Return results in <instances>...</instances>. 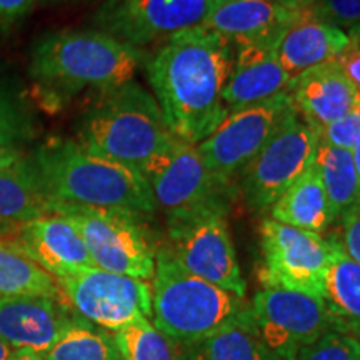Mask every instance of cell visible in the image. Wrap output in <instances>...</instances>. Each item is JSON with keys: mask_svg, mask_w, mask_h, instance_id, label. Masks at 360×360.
<instances>
[{"mask_svg": "<svg viewBox=\"0 0 360 360\" xmlns=\"http://www.w3.org/2000/svg\"><path fill=\"white\" fill-rule=\"evenodd\" d=\"M352 157H354V164H355V170H357V177H359V184H360V142L352 148Z\"/></svg>", "mask_w": 360, "mask_h": 360, "instance_id": "40", "label": "cell"}, {"mask_svg": "<svg viewBox=\"0 0 360 360\" xmlns=\"http://www.w3.org/2000/svg\"><path fill=\"white\" fill-rule=\"evenodd\" d=\"M347 44L349 35L344 30L322 24L302 11L282 35L277 49L278 62L290 79H295L312 67L335 60Z\"/></svg>", "mask_w": 360, "mask_h": 360, "instance_id": "20", "label": "cell"}, {"mask_svg": "<svg viewBox=\"0 0 360 360\" xmlns=\"http://www.w3.org/2000/svg\"><path fill=\"white\" fill-rule=\"evenodd\" d=\"M177 141L155 97L134 80L94 94L77 124L80 146L139 174Z\"/></svg>", "mask_w": 360, "mask_h": 360, "instance_id": "4", "label": "cell"}, {"mask_svg": "<svg viewBox=\"0 0 360 360\" xmlns=\"http://www.w3.org/2000/svg\"><path fill=\"white\" fill-rule=\"evenodd\" d=\"M219 0H103L90 24L130 47L160 45L202 25Z\"/></svg>", "mask_w": 360, "mask_h": 360, "instance_id": "10", "label": "cell"}, {"mask_svg": "<svg viewBox=\"0 0 360 360\" xmlns=\"http://www.w3.org/2000/svg\"><path fill=\"white\" fill-rule=\"evenodd\" d=\"M72 309L105 330L152 319V287L120 274L87 267L56 278Z\"/></svg>", "mask_w": 360, "mask_h": 360, "instance_id": "14", "label": "cell"}, {"mask_svg": "<svg viewBox=\"0 0 360 360\" xmlns=\"http://www.w3.org/2000/svg\"><path fill=\"white\" fill-rule=\"evenodd\" d=\"M8 360H44L42 355L34 352V350L29 349H20V350H13V354L11 355Z\"/></svg>", "mask_w": 360, "mask_h": 360, "instance_id": "38", "label": "cell"}, {"mask_svg": "<svg viewBox=\"0 0 360 360\" xmlns=\"http://www.w3.org/2000/svg\"><path fill=\"white\" fill-rule=\"evenodd\" d=\"M321 132L295 109L238 175V191L254 212H265L315 162Z\"/></svg>", "mask_w": 360, "mask_h": 360, "instance_id": "8", "label": "cell"}, {"mask_svg": "<svg viewBox=\"0 0 360 360\" xmlns=\"http://www.w3.org/2000/svg\"><path fill=\"white\" fill-rule=\"evenodd\" d=\"M12 354H13V349L11 345H7L6 342L0 339V360H8Z\"/></svg>", "mask_w": 360, "mask_h": 360, "instance_id": "39", "label": "cell"}, {"mask_svg": "<svg viewBox=\"0 0 360 360\" xmlns=\"http://www.w3.org/2000/svg\"><path fill=\"white\" fill-rule=\"evenodd\" d=\"M295 109L289 90L269 101L232 112L197 150L212 174L236 186L242 170L262 150L287 115Z\"/></svg>", "mask_w": 360, "mask_h": 360, "instance_id": "11", "label": "cell"}, {"mask_svg": "<svg viewBox=\"0 0 360 360\" xmlns=\"http://www.w3.org/2000/svg\"><path fill=\"white\" fill-rule=\"evenodd\" d=\"M179 350L180 360H281L260 337L249 305L214 334Z\"/></svg>", "mask_w": 360, "mask_h": 360, "instance_id": "21", "label": "cell"}, {"mask_svg": "<svg viewBox=\"0 0 360 360\" xmlns=\"http://www.w3.org/2000/svg\"><path fill=\"white\" fill-rule=\"evenodd\" d=\"M328 240L332 250L323 300L334 330L360 340V264L345 254L339 238L330 237Z\"/></svg>", "mask_w": 360, "mask_h": 360, "instance_id": "24", "label": "cell"}, {"mask_svg": "<svg viewBox=\"0 0 360 360\" xmlns=\"http://www.w3.org/2000/svg\"><path fill=\"white\" fill-rule=\"evenodd\" d=\"M302 11H289L272 0H219L202 25L236 45L282 39Z\"/></svg>", "mask_w": 360, "mask_h": 360, "instance_id": "19", "label": "cell"}, {"mask_svg": "<svg viewBox=\"0 0 360 360\" xmlns=\"http://www.w3.org/2000/svg\"><path fill=\"white\" fill-rule=\"evenodd\" d=\"M35 295L67 302L56 278L39 267L24 252L0 238V299Z\"/></svg>", "mask_w": 360, "mask_h": 360, "instance_id": "26", "label": "cell"}, {"mask_svg": "<svg viewBox=\"0 0 360 360\" xmlns=\"http://www.w3.org/2000/svg\"><path fill=\"white\" fill-rule=\"evenodd\" d=\"M295 110L321 132L360 102V94L337 60L326 62L292 79L289 89Z\"/></svg>", "mask_w": 360, "mask_h": 360, "instance_id": "18", "label": "cell"}, {"mask_svg": "<svg viewBox=\"0 0 360 360\" xmlns=\"http://www.w3.org/2000/svg\"><path fill=\"white\" fill-rule=\"evenodd\" d=\"M252 319L265 345L281 360H299L334 330L323 297L285 289H262L252 297Z\"/></svg>", "mask_w": 360, "mask_h": 360, "instance_id": "12", "label": "cell"}, {"mask_svg": "<svg viewBox=\"0 0 360 360\" xmlns=\"http://www.w3.org/2000/svg\"><path fill=\"white\" fill-rule=\"evenodd\" d=\"M321 139L330 146L352 150L360 142V102L347 115L323 127L321 130Z\"/></svg>", "mask_w": 360, "mask_h": 360, "instance_id": "32", "label": "cell"}, {"mask_svg": "<svg viewBox=\"0 0 360 360\" xmlns=\"http://www.w3.org/2000/svg\"><path fill=\"white\" fill-rule=\"evenodd\" d=\"M39 2H57V0H39Z\"/></svg>", "mask_w": 360, "mask_h": 360, "instance_id": "42", "label": "cell"}, {"mask_svg": "<svg viewBox=\"0 0 360 360\" xmlns=\"http://www.w3.org/2000/svg\"><path fill=\"white\" fill-rule=\"evenodd\" d=\"M30 160L52 205L125 210L142 217L157 210L142 174L92 154L74 139H49L35 148Z\"/></svg>", "mask_w": 360, "mask_h": 360, "instance_id": "3", "label": "cell"}, {"mask_svg": "<svg viewBox=\"0 0 360 360\" xmlns=\"http://www.w3.org/2000/svg\"><path fill=\"white\" fill-rule=\"evenodd\" d=\"M299 360H360V340L337 330L327 332Z\"/></svg>", "mask_w": 360, "mask_h": 360, "instance_id": "30", "label": "cell"}, {"mask_svg": "<svg viewBox=\"0 0 360 360\" xmlns=\"http://www.w3.org/2000/svg\"><path fill=\"white\" fill-rule=\"evenodd\" d=\"M79 319L70 304L49 297L20 295L0 299V339L13 350L44 355Z\"/></svg>", "mask_w": 360, "mask_h": 360, "instance_id": "16", "label": "cell"}, {"mask_svg": "<svg viewBox=\"0 0 360 360\" xmlns=\"http://www.w3.org/2000/svg\"><path fill=\"white\" fill-rule=\"evenodd\" d=\"M24 157V152L20 150H7V148H0V167L2 165H12L19 162Z\"/></svg>", "mask_w": 360, "mask_h": 360, "instance_id": "37", "label": "cell"}, {"mask_svg": "<svg viewBox=\"0 0 360 360\" xmlns=\"http://www.w3.org/2000/svg\"><path fill=\"white\" fill-rule=\"evenodd\" d=\"M307 12L315 20L340 30L360 25V0H315Z\"/></svg>", "mask_w": 360, "mask_h": 360, "instance_id": "31", "label": "cell"}, {"mask_svg": "<svg viewBox=\"0 0 360 360\" xmlns=\"http://www.w3.org/2000/svg\"><path fill=\"white\" fill-rule=\"evenodd\" d=\"M44 360H122L114 335L80 317L42 355Z\"/></svg>", "mask_w": 360, "mask_h": 360, "instance_id": "28", "label": "cell"}, {"mask_svg": "<svg viewBox=\"0 0 360 360\" xmlns=\"http://www.w3.org/2000/svg\"><path fill=\"white\" fill-rule=\"evenodd\" d=\"M150 287L152 323L179 347L214 334L247 309L244 299L187 272L167 245L157 249Z\"/></svg>", "mask_w": 360, "mask_h": 360, "instance_id": "5", "label": "cell"}, {"mask_svg": "<svg viewBox=\"0 0 360 360\" xmlns=\"http://www.w3.org/2000/svg\"><path fill=\"white\" fill-rule=\"evenodd\" d=\"M52 214L74 224L87 247L94 267L139 281H152L157 249L142 215L125 210L53 204Z\"/></svg>", "mask_w": 360, "mask_h": 360, "instance_id": "6", "label": "cell"}, {"mask_svg": "<svg viewBox=\"0 0 360 360\" xmlns=\"http://www.w3.org/2000/svg\"><path fill=\"white\" fill-rule=\"evenodd\" d=\"M0 238L17 247L53 278L94 267L82 237L69 219L49 214L0 231Z\"/></svg>", "mask_w": 360, "mask_h": 360, "instance_id": "15", "label": "cell"}, {"mask_svg": "<svg viewBox=\"0 0 360 360\" xmlns=\"http://www.w3.org/2000/svg\"><path fill=\"white\" fill-rule=\"evenodd\" d=\"M39 0H0V34L27 17Z\"/></svg>", "mask_w": 360, "mask_h": 360, "instance_id": "35", "label": "cell"}, {"mask_svg": "<svg viewBox=\"0 0 360 360\" xmlns=\"http://www.w3.org/2000/svg\"><path fill=\"white\" fill-rule=\"evenodd\" d=\"M281 40L237 45L231 75L222 90L229 114L269 101L289 89L292 79L278 62Z\"/></svg>", "mask_w": 360, "mask_h": 360, "instance_id": "17", "label": "cell"}, {"mask_svg": "<svg viewBox=\"0 0 360 360\" xmlns=\"http://www.w3.org/2000/svg\"><path fill=\"white\" fill-rule=\"evenodd\" d=\"M270 214V219L290 227L315 233L327 231L335 219L315 162L278 197Z\"/></svg>", "mask_w": 360, "mask_h": 360, "instance_id": "23", "label": "cell"}, {"mask_svg": "<svg viewBox=\"0 0 360 360\" xmlns=\"http://www.w3.org/2000/svg\"><path fill=\"white\" fill-rule=\"evenodd\" d=\"M342 236L339 238L342 249L350 259L360 264V199L340 217Z\"/></svg>", "mask_w": 360, "mask_h": 360, "instance_id": "33", "label": "cell"}, {"mask_svg": "<svg viewBox=\"0 0 360 360\" xmlns=\"http://www.w3.org/2000/svg\"><path fill=\"white\" fill-rule=\"evenodd\" d=\"M146 58L141 49L96 29L47 32L30 52V97L45 114H58L87 90L97 94L134 80Z\"/></svg>", "mask_w": 360, "mask_h": 360, "instance_id": "2", "label": "cell"}, {"mask_svg": "<svg viewBox=\"0 0 360 360\" xmlns=\"http://www.w3.org/2000/svg\"><path fill=\"white\" fill-rule=\"evenodd\" d=\"M142 175L167 219L210 205H232L237 192V186L222 182L207 167L197 146L180 141L152 160Z\"/></svg>", "mask_w": 360, "mask_h": 360, "instance_id": "13", "label": "cell"}, {"mask_svg": "<svg viewBox=\"0 0 360 360\" xmlns=\"http://www.w3.org/2000/svg\"><path fill=\"white\" fill-rule=\"evenodd\" d=\"M272 2L289 8V11H307L309 7H312L315 0H272Z\"/></svg>", "mask_w": 360, "mask_h": 360, "instance_id": "36", "label": "cell"}, {"mask_svg": "<svg viewBox=\"0 0 360 360\" xmlns=\"http://www.w3.org/2000/svg\"><path fill=\"white\" fill-rule=\"evenodd\" d=\"M236 45L205 25L157 45L146 74L165 122L180 142L199 146L227 119L222 102Z\"/></svg>", "mask_w": 360, "mask_h": 360, "instance_id": "1", "label": "cell"}, {"mask_svg": "<svg viewBox=\"0 0 360 360\" xmlns=\"http://www.w3.org/2000/svg\"><path fill=\"white\" fill-rule=\"evenodd\" d=\"M334 219H340L360 199V184L352 150L330 146L321 139L315 157Z\"/></svg>", "mask_w": 360, "mask_h": 360, "instance_id": "27", "label": "cell"}, {"mask_svg": "<svg viewBox=\"0 0 360 360\" xmlns=\"http://www.w3.org/2000/svg\"><path fill=\"white\" fill-rule=\"evenodd\" d=\"M39 135L37 107L29 85L0 64V148L20 150Z\"/></svg>", "mask_w": 360, "mask_h": 360, "instance_id": "25", "label": "cell"}, {"mask_svg": "<svg viewBox=\"0 0 360 360\" xmlns=\"http://www.w3.org/2000/svg\"><path fill=\"white\" fill-rule=\"evenodd\" d=\"M354 30H355V32H357V34L360 35V25H357V27H354Z\"/></svg>", "mask_w": 360, "mask_h": 360, "instance_id": "41", "label": "cell"}, {"mask_svg": "<svg viewBox=\"0 0 360 360\" xmlns=\"http://www.w3.org/2000/svg\"><path fill=\"white\" fill-rule=\"evenodd\" d=\"M264 289H285L323 297L330 267V240L321 233L290 227L274 219L260 224Z\"/></svg>", "mask_w": 360, "mask_h": 360, "instance_id": "9", "label": "cell"}, {"mask_svg": "<svg viewBox=\"0 0 360 360\" xmlns=\"http://www.w3.org/2000/svg\"><path fill=\"white\" fill-rule=\"evenodd\" d=\"M52 214L30 157L0 167V231Z\"/></svg>", "mask_w": 360, "mask_h": 360, "instance_id": "22", "label": "cell"}, {"mask_svg": "<svg viewBox=\"0 0 360 360\" xmlns=\"http://www.w3.org/2000/svg\"><path fill=\"white\" fill-rule=\"evenodd\" d=\"M349 44L335 58L345 72V75L350 79V82L355 85V89L360 94V35L354 29L349 30Z\"/></svg>", "mask_w": 360, "mask_h": 360, "instance_id": "34", "label": "cell"}, {"mask_svg": "<svg viewBox=\"0 0 360 360\" xmlns=\"http://www.w3.org/2000/svg\"><path fill=\"white\" fill-rule=\"evenodd\" d=\"M231 205L219 204L167 219L169 249L187 272L244 299L245 278L229 232Z\"/></svg>", "mask_w": 360, "mask_h": 360, "instance_id": "7", "label": "cell"}, {"mask_svg": "<svg viewBox=\"0 0 360 360\" xmlns=\"http://www.w3.org/2000/svg\"><path fill=\"white\" fill-rule=\"evenodd\" d=\"M112 335L122 360H180L179 345L162 334L150 319L135 321Z\"/></svg>", "mask_w": 360, "mask_h": 360, "instance_id": "29", "label": "cell"}]
</instances>
